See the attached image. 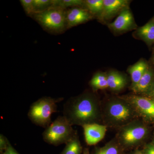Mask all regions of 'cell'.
<instances>
[{
	"instance_id": "cell-1",
	"label": "cell",
	"mask_w": 154,
	"mask_h": 154,
	"mask_svg": "<svg viewBox=\"0 0 154 154\" xmlns=\"http://www.w3.org/2000/svg\"><path fill=\"white\" fill-rule=\"evenodd\" d=\"M64 116L72 125L83 126L96 123L100 117L99 103L96 97L90 94H83L65 105Z\"/></svg>"
},
{
	"instance_id": "cell-2",
	"label": "cell",
	"mask_w": 154,
	"mask_h": 154,
	"mask_svg": "<svg viewBox=\"0 0 154 154\" xmlns=\"http://www.w3.org/2000/svg\"><path fill=\"white\" fill-rule=\"evenodd\" d=\"M105 115L110 124L122 127L133 121L137 114L131 105L122 98L108 102L105 107Z\"/></svg>"
},
{
	"instance_id": "cell-3",
	"label": "cell",
	"mask_w": 154,
	"mask_h": 154,
	"mask_svg": "<svg viewBox=\"0 0 154 154\" xmlns=\"http://www.w3.org/2000/svg\"><path fill=\"white\" fill-rule=\"evenodd\" d=\"M66 11L65 9L52 7L43 12L34 13L30 17L46 31L60 33L67 29Z\"/></svg>"
},
{
	"instance_id": "cell-4",
	"label": "cell",
	"mask_w": 154,
	"mask_h": 154,
	"mask_svg": "<svg viewBox=\"0 0 154 154\" xmlns=\"http://www.w3.org/2000/svg\"><path fill=\"white\" fill-rule=\"evenodd\" d=\"M74 136L71 125L64 116L58 117L43 133L44 140L54 145L66 143Z\"/></svg>"
},
{
	"instance_id": "cell-5",
	"label": "cell",
	"mask_w": 154,
	"mask_h": 154,
	"mask_svg": "<svg viewBox=\"0 0 154 154\" xmlns=\"http://www.w3.org/2000/svg\"><path fill=\"white\" fill-rule=\"evenodd\" d=\"M57 100L50 97L39 99L31 105L28 116L31 121L39 126H46L51 122L52 113L57 110Z\"/></svg>"
},
{
	"instance_id": "cell-6",
	"label": "cell",
	"mask_w": 154,
	"mask_h": 154,
	"mask_svg": "<svg viewBox=\"0 0 154 154\" xmlns=\"http://www.w3.org/2000/svg\"><path fill=\"white\" fill-rule=\"evenodd\" d=\"M148 134V129L140 121H132L122 127L117 139L119 143L125 147L137 145L144 140Z\"/></svg>"
},
{
	"instance_id": "cell-7",
	"label": "cell",
	"mask_w": 154,
	"mask_h": 154,
	"mask_svg": "<svg viewBox=\"0 0 154 154\" xmlns=\"http://www.w3.org/2000/svg\"><path fill=\"white\" fill-rule=\"evenodd\" d=\"M122 99L131 105L137 115L145 119L154 120V100L138 96H128Z\"/></svg>"
},
{
	"instance_id": "cell-8",
	"label": "cell",
	"mask_w": 154,
	"mask_h": 154,
	"mask_svg": "<svg viewBox=\"0 0 154 154\" xmlns=\"http://www.w3.org/2000/svg\"><path fill=\"white\" fill-rule=\"evenodd\" d=\"M108 27L114 33H120L136 28L137 25L128 8L122 12L113 22L108 24Z\"/></svg>"
},
{
	"instance_id": "cell-9",
	"label": "cell",
	"mask_w": 154,
	"mask_h": 154,
	"mask_svg": "<svg viewBox=\"0 0 154 154\" xmlns=\"http://www.w3.org/2000/svg\"><path fill=\"white\" fill-rule=\"evenodd\" d=\"M130 3L128 0H104L103 11L99 19L101 21L110 20L129 8Z\"/></svg>"
},
{
	"instance_id": "cell-10",
	"label": "cell",
	"mask_w": 154,
	"mask_h": 154,
	"mask_svg": "<svg viewBox=\"0 0 154 154\" xmlns=\"http://www.w3.org/2000/svg\"><path fill=\"white\" fill-rule=\"evenodd\" d=\"M67 29L85 23L93 19L94 16L84 8H70L66 11Z\"/></svg>"
},
{
	"instance_id": "cell-11",
	"label": "cell",
	"mask_w": 154,
	"mask_h": 154,
	"mask_svg": "<svg viewBox=\"0 0 154 154\" xmlns=\"http://www.w3.org/2000/svg\"><path fill=\"white\" fill-rule=\"evenodd\" d=\"M85 139L88 145H96L102 140L107 131V126L96 123L83 125Z\"/></svg>"
},
{
	"instance_id": "cell-12",
	"label": "cell",
	"mask_w": 154,
	"mask_h": 154,
	"mask_svg": "<svg viewBox=\"0 0 154 154\" xmlns=\"http://www.w3.org/2000/svg\"><path fill=\"white\" fill-rule=\"evenodd\" d=\"M149 68L148 64L143 60H140L128 68L127 71L130 75L132 82L131 88L134 87L138 82Z\"/></svg>"
},
{
	"instance_id": "cell-13",
	"label": "cell",
	"mask_w": 154,
	"mask_h": 154,
	"mask_svg": "<svg viewBox=\"0 0 154 154\" xmlns=\"http://www.w3.org/2000/svg\"><path fill=\"white\" fill-rule=\"evenodd\" d=\"M153 79V72L149 67L138 82L134 87L131 88L132 91L138 94L148 92L151 88Z\"/></svg>"
},
{
	"instance_id": "cell-14",
	"label": "cell",
	"mask_w": 154,
	"mask_h": 154,
	"mask_svg": "<svg viewBox=\"0 0 154 154\" xmlns=\"http://www.w3.org/2000/svg\"><path fill=\"white\" fill-rule=\"evenodd\" d=\"M136 36L140 39L150 45L154 42V21H150L140 27L136 32Z\"/></svg>"
},
{
	"instance_id": "cell-15",
	"label": "cell",
	"mask_w": 154,
	"mask_h": 154,
	"mask_svg": "<svg viewBox=\"0 0 154 154\" xmlns=\"http://www.w3.org/2000/svg\"><path fill=\"white\" fill-rule=\"evenodd\" d=\"M108 88L113 91L121 90L127 84L126 78L118 72L111 71L107 74Z\"/></svg>"
},
{
	"instance_id": "cell-16",
	"label": "cell",
	"mask_w": 154,
	"mask_h": 154,
	"mask_svg": "<svg viewBox=\"0 0 154 154\" xmlns=\"http://www.w3.org/2000/svg\"><path fill=\"white\" fill-rule=\"evenodd\" d=\"M90 85L94 91L108 88L107 75L105 73H97L91 79Z\"/></svg>"
},
{
	"instance_id": "cell-17",
	"label": "cell",
	"mask_w": 154,
	"mask_h": 154,
	"mask_svg": "<svg viewBox=\"0 0 154 154\" xmlns=\"http://www.w3.org/2000/svg\"><path fill=\"white\" fill-rule=\"evenodd\" d=\"M103 6L104 0L85 1V8L88 10L93 16H97L98 19L102 14Z\"/></svg>"
},
{
	"instance_id": "cell-18",
	"label": "cell",
	"mask_w": 154,
	"mask_h": 154,
	"mask_svg": "<svg viewBox=\"0 0 154 154\" xmlns=\"http://www.w3.org/2000/svg\"><path fill=\"white\" fill-rule=\"evenodd\" d=\"M53 7L66 10L68 8L85 7V1L83 0H53Z\"/></svg>"
},
{
	"instance_id": "cell-19",
	"label": "cell",
	"mask_w": 154,
	"mask_h": 154,
	"mask_svg": "<svg viewBox=\"0 0 154 154\" xmlns=\"http://www.w3.org/2000/svg\"><path fill=\"white\" fill-rule=\"evenodd\" d=\"M66 143L62 154H81L82 146L76 136L75 135Z\"/></svg>"
},
{
	"instance_id": "cell-20",
	"label": "cell",
	"mask_w": 154,
	"mask_h": 154,
	"mask_svg": "<svg viewBox=\"0 0 154 154\" xmlns=\"http://www.w3.org/2000/svg\"><path fill=\"white\" fill-rule=\"evenodd\" d=\"M34 13H40L48 10L53 5V0H33Z\"/></svg>"
},
{
	"instance_id": "cell-21",
	"label": "cell",
	"mask_w": 154,
	"mask_h": 154,
	"mask_svg": "<svg viewBox=\"0 0 154 154\" xmlns=\"http://www.w3.org/2000/svg\"><path fill=\"white\" fill-rule=\"evenodd\" d=\"M118 147L114 143H109L96 150L95 154H119Z\"/></svg>"
},
{
	"instance_id": "cell-22",
	"label": "cell",
	"mask_w": 154,
	"mask_h": 154,
	"mask_svg": "<svg viewBox=\"0 0 154 154\" xmlns=\"http://www.w3.org/2000/svg\"><path fill=\"white\" fill-rule=\"evenodd\" d=\"M20 2L27 15L30 17L32 14H34L33 0H21Z\"/></svg>"
},
{
	"instance_id": "cell-23",
	"label": "cell",
	"mask_w": 154,
	"mask_h": 154,
	"mask_svg": "<svg viewBox=\"0 0 154 154\" xmlns=\"http://www.w3.org/2000/svg\"><path fill=\"white\" fill-rule=\"evenodd\" d=\"M9 143L6 138L3 135H1L0 136V149L1 151L5 150L6 148L8 145Z\"/></svg>"
},
{
	"instance_id": "cell-24",
	"label": "cell",
	"mask_w": 154,
	"mask_h": 154,
	"mask_svg": "<svg viewBox=\"0 0 154 154\" xmlns=\"http://www.w3.org/2000/svg\"><path fill=\"white\" fill-rule=\"evenodd\" d=\"M143 154H154V144L152 143L146 145L144 148Z\"/></svg>"
},
{
	"instance_id": "cell-25",
	"label": "cell",
	"mask_w": 154,
	"mask_h": 154,
	"mask_svg": "<svg viewBox=\"0 0 154 154\" xmlns=\"http://www.w3.org/2000/svg\"><path fill=\"white\" fill-rule=\"evenodd\" d=\"M3 154H19V153L11 145V144L9 143L5 150L3 153Z\"/></svg>"
},
{
	"instance_id": "cell-26",
	"label": "cell",
	"mask_w": 154,
	"mask_h": 154,
	"mask_svg": "<svg viewBox=\"0 0 154 154\" xmlns=\"http://www.w3.org/2000/svg\"><path fill=\"white\" fill-rule=\"evenodd\" d=\"M132 154H143V152L137 150L134 152Z\"/></svg>"
},
{
	"instance_id": "cell-27",
	"label": "cell",
	"mask_w": 154,
	"mask_h": 154,
	"mask_svg": "<svg viewBox=\"0 0 154 154\" xmlns=\"http://www.w3.org/2000/svg\"><path fill=\"white\" fill-rule=\"evenodd\" d=\"M84 154H89V153H88V151L86 150L84 152Z\"/></svg>"
},
{
	"instance_id": "cell-28",
	"label": "cell",
	"mask_w": 154,
	"mask_h": 154,
	"mask_svg": "<svg viewBox=\"0 0 154 154\" xmlns=\"http://www.w3.org/2000/svg\"><path fill=\"white\" fill-rule=\"evenodd\" d=\"M153 95L154 96V84L153 85Z\"/></svg>"
},
{
	"instance_id": "cell-29",
	"label": "cell",
	"mask_w": 154,
	"mask_h": 154,
	"mask_svg": "<svg viewBox=\"0 0 154 154\" xmlns=\"http://www.w3.org/2000/svg\"><path fill=\"white\" fill-rule=\"evenodd\" d=\"M152 143L153 144H154V138H153V142Z\"/></svg>"
},
{
	"instance_id": "cell-30",
	"label": "cell",
	"mask_w": 154,
	"mask_h": 154,
	"mask_svg": "<svg viewBox=\"0 0 154 154\" xmlns=\"http://www.w3.org/2000/svg\"><path fill=\"white\" fill-rule=\"evenodd\" d=\"M153 60H154V54L153 56Z\"/></svg>"
},
{
	"instance_id": "cell-31",
	"label": "cell",
	"mask_w": 154,
	"mask_h": 154,
	"mask_svg": "<svg viewBox=\"0 0 154 154\" xmlns=\"http://www.w3.org/2000/svg\"><path fill=\"white\" fill-rule=\"evenodd\" d=\"M153 61H154V60H153Z\"/></svg>"
}]
</instances>
